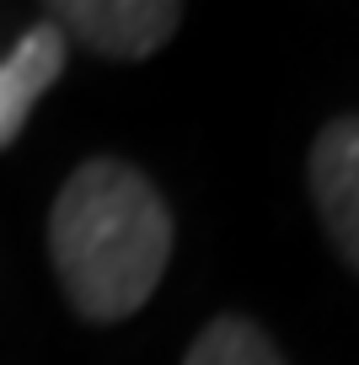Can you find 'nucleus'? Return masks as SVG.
Wrapping results in <instances>:
<instances>
[{
  "mask_svg": "<svg viewBox=\"0 0 359 365\" xmlns=\"http://www.w3.org/2000/svg\"><path fill=\"white\" fill-rule=\"evenodd\" d=\"M48 258L80 322H124L172 263V210L124 156H86L48 210Z\"/></svg>",
  "mask_w": 359,
  "mask_h": 365,
  "instance_id": "f257e3e1",
  "label": "nucleus"
},
{
  "mask_svg": "<svg viewBox=\"0 0 359 365\" xmlns=\"http://www.w3.org/2000/svg\"><path fill=\"white\" fill-rule=\"evenodd\" d=\"M43 22L86 43L91 54L135 65L172 43V33L182 27V6L177 0H54L43 6Z\"/></svg>",
  "mask_w": 359,
  "mask_h": 365,
  "instance_id": "f03ea898",
  "label": "nucleus"
},
{
  "mask_svg": "<svg viewBox=\"0 0 359 365\" xmlns=\"http://www.w3.org/2000/svg\"><path fill=\"white\" fill-rule=\"evenodd\" d=\"M306 182L333 252L359 274V113H338L333 124H322L306 161Z\"/></svg>",
  "mask_w": 359,
  "mask_h": 365,
  "instance_id": "7ed1b4c3",
  "label": "nucleus"
},
{
  "mask_svg": "<svg viewBox=\"0 0 359 365\" xmlns=\"http://www.w3.org/2000/svg\"><path fill=\"white\" fill-rule=\"evenodd\" d=\"M70 43L54 22H33L22 33V43L0 59V150H11V140L27 129L38 97L65 76Z\"/></svg>",
  "mask_w": 359,
  "mask_h": 365,
  "instance_id": "20e7f679",
  "label": "nucleus"
},
{
  "mask_svg": "<svg viewBox=\"0 0 359 365\" xmlns=\"http://www.w3.org/2000/svg\"><path fill=\"white\" fill-rule=\"evenodd\" d=\"M182 365H290V360H284L279 344H274L252 317L225 312V317H214V322L199 328V339L188 344Z\"/></svg>",
  "mask_w": 359,
  "mask_h": 365,
  "instance_id": "39448f33",
  "label": "nucleus"
}]
</instances>
